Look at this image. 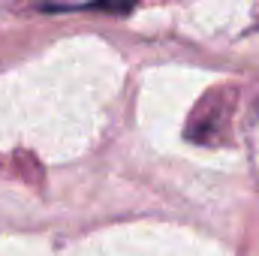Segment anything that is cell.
Segmentation results:
<instances>
[{
    "label": "cell",
    "instance_id": "1",
    "mask_svg": "<svg viewBox=\"0 0 259 256\" xmlns=\"http://www.w3.org/2000/svg\"><path fill=\"white\" fill-rule=\"evenodd\" d=\"M142 0H91L88 9H97V12H109V15H127L139 6Z\"/></svg>",
    "mask_w": 259,
    "mask_h": 256
}]
</instances>
